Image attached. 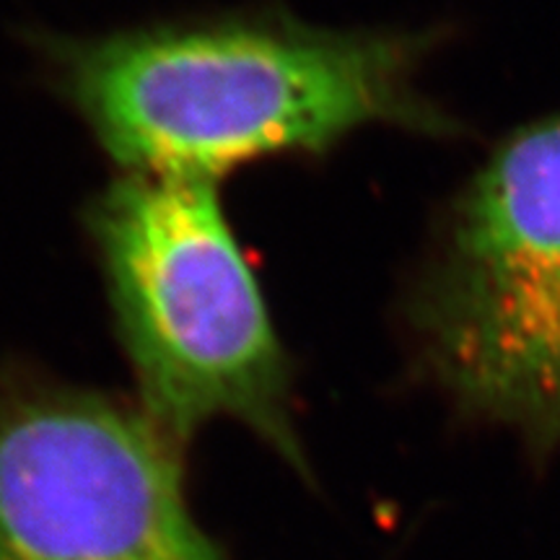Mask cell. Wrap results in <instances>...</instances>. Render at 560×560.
Returning <instances> with one entry per match:
<instances>
[{
    "mask_svg": "<svg viewBox=\"0 0 560 560\" xmlns=\"http://www.w3.org/2000/svg\"><path fill=\"white\" fill-rule=\"evenodd\" d=\"M185 446L140 405L0 374V560H221L185 493Z\"/></svg>",
    "mask_w": 560,
    "mask_h": 560,
    "instance_id": "277c9868",
    "label": "cell"
},
{
    "mask_svg": "<svg viewBox=\"0 0 560 560\" xmlns=\"http://www.w3.org/2000/svg\"><path fill=\"white\" fill-rule=\"evenodd\" d=\"M89 231L140 408L182 446L236 420L306 472L291 359L213 182L128 172Z\"/></svg>",
    "mask_w": 560,
    "mask_h": 560,
    "instance_id": "7a4b0ae2",
    "label": "cell"
},
{
    "mask_svg": "<svg viewBox=\"0 0 560 560\" xmlns=\"http://www.w3.org/2000/svg\"><path fill=\"white\" fill-rule=\"evenodd\" d=\"M439 42V30H327L265 9L42 47L62 96L128 172L213 182L371 125L459 130L418 86Z\"/></svg>",
    "mask_w": 560,
    "mask_h": 560,
    "instance_id": "6da1fadb",
    "label": "cell"
},
{
    "mask_svg": "<svg viewBox=\"0 0 560 560\" xmlns=\"http://www.w3.org/2000/svg\"><path fill=\"white\" fill-rule=\"evenodd\" d=\"M405 325L459 416L560 450V115L511 132L454 195Z\"/></svg>",
    "mask_w": 560,
    "mask_h": 560,
    "instance_id": "3957f363",
    "label": "cell"
}]
</instances>
